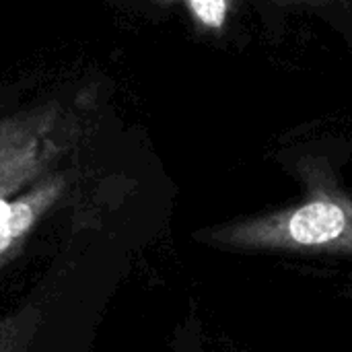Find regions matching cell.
<instances>
[{
	"instance_id": "obj_2",
	"label": "cell",
	"mask_w": 352,
	"mask_h": 352,
	"mask_svg": "<svg viewBox=\"0 0 352 352\" xmlns=\"http://www.w3.org/2000/svg\"><path fill=\"white\" fill-rule=\"evenodd\" d=\"M64 194L60 182H43L31 190L0 198V268L14 258L39 221L58 204Z\"/></svg>"
},
{
	"instance_id": "obj_4",
	"label": "cell",
	"mask_w": 352,
	"mask_h": 352,
	"mask_svg": "<svg viewBox=\"0 0 352 352\" xmlns=\"http://www.w3.org/2000/svg\"><path fill=\"white\" fill-rule=\"evenodd\" d=\"M33 161L21 153L0 151V198L14 196V190L31 177Z\"/></svg>"
},
{
	"instance_id": "obj_1",
	"label": "cell",
	"mask_w": 352,
	"mask_h": 352,
	"mask_svg": "<svg viewBox=\"0 0 352 352\" xmlns=\"http://www.w3.org/2000/svg\"><path fill=\"white\" fill-rule=\"evenodd\" d=\"M200 239L241 252L352 256V198L316 192L297 206L210 227Z\"/></svg>"
},
{
	"instance_id": "obj_3",
	"label": "cell",
	"mask_w": 352,
	"mask_h": 352,
	"mask_svg": "<svg viewBox=\"0 0 352 352\" xmlns=\"http://www.w3.org/2000/svg\"><path fill=\"white\" fill-rule=\"evenodd\" d=\"M43 314L35 303L0 318V352H25L41 326Z\"/></svg>"
},
{
	"instance_id": "obj_5",
	"label": "cell",
	"mask_w": 352,
	"mask_h": 352,
	"mask_svg": "<svg viewBox=\"0 0 352 352\" xmlns=\"http://www.w3.org/2000/svg\"><path fill=\"white\" fill-rule=\"evenodd\" d=\"M198 21L210 29H221L227 16V0H190Z\"/></svg>"
}]
</instances>
